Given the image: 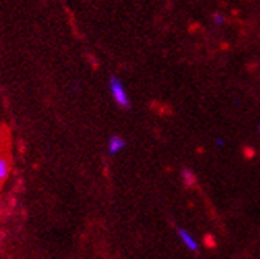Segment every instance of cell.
<instances>
[{
    "mask_svg": "<svg viewBox=\"0 0 260 259\" xmlns=\"http://www.w3.org/2000/svg\"><path fill=\"white\" fill-rule=\"evenodd\" d=\"M110 91H111V96L114 99V102L118 103L121 108H128L130 107V100L127 96V91L124 88V84L119 81L118 76H111L110 78Z\"/></svg>",
    "mask_w": 260,
    "mask_h": 259,
    "instance_id": "obj_1",
    "label": "cell"
},
{
    "mask_svg": "<svg viewBox=\"0 0 260 259\" xmlns=\"http://www.w3.org/2000/svg\"><path fill=\"white\" fill-rule=\"evenodd\" d=\"M125 147V140L119 135H111L110 140H108V151L111 154H116V153H119L121 150H124Z\"/></svg>",
    "mask_w": 260,
    "mask_h": 259,
    "instance_id": "obj_2",
    "label": "cell"
},
{
    "mask_svg": "<svg viewBox=\"0 0 260 259\" xmlns=\"http://www.w3.org/2000/svg\"><path fill=\"white\" fill-rule=\"evenodd\" d=\"M178 234H179L181 240L184 242V245H186V247H187L192 253H197V251H199V245H197V242H195L184 229H178Z\"/></svg>",
    "mask_w": 260,
    "mask_h": 259,
    "instance_id": "obj_3",
    "label": "cell"
},
{
    "mask_svg": "<svg viewBox=\"0 0 260 259\" xmlns=\"http://www.w3.org/2000/svg\"><path fill=\"white\" fill-rule=\"evenodd\" d=\"M8 174H10V159L0 154V185L8 178Z\"/></svg>",
    "mask_w": 260,
    "mask_h": 259,
    "instance_id": "obj_4",
    "label": "cell"
},
{
    "mask_svg": "<svg viewBox=\"0 0 260 259\" xmlns=\"http://www.w3.org/2000/svg\"><path fill=\"white\" fill-rule=\"evenodd\" d=\"M181 175H183V181H184V185H186L187 188H193L195 185H197V177L193 175L192 170L184 169L183 172H181Z\"/></svg>",
    "mask_w": 260,
    "mask_h": 259,
    "instance_id": "obj_5",
    "label": "cell"
},
{
    "mask_svg": "<svg viewBox=\"0 0 260 259\" xmlns=\"http://www.w3.org/2000/svg\"><path fill=\"white\" fill-rule=\"evenodd\" d=\"M205 245L208 248H214L216 247V240H214V237L213 236H205Z\"/></svg>",
    "mask_w": 260,
    "mask_h": 259,
    "instance_id": "obj_6",
    "label": "cell"
},
{
    "mask_svg": "<svg viewBox=\"0 0 260 259\" xmlns=\"http://www.w3.org/2000/svg\"><path fill=\"white\" fill-rule=\"evenodd\" d=\"M244 156L246 158H252L254 156V150L252 148H244Z\"/></svg>",
    "mask_w": 260,
    "mask_h": 259,
    "instance_id": "obj_7",
    "label": "cell"
},
{
    "mask_svg": "<svg viewBox=\"0 0 260 259\" xmlns=\"http://www.w3.org/2000/svg\"><path fill=\"white\" fill-rule=\"evenodd\" d=\"M214 21H216V24H222V22H224V16H220V15H214Z\"/></svg>",
    "mask_w": 260,
    "mask_h": 259,
    "instance_id": "obj_8",
    "label": "cell"
}]
</instances>
